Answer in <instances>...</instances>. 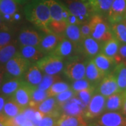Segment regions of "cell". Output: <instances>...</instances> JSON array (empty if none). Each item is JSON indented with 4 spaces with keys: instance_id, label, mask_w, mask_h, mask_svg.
<instances>
[{
    "instance_id": "11a10c76",
    "label": "cell",
    "mask_w": 126,
    "mask_h": 126,
    "mask_svg": "<svg viewBox=\"0 0 126 126\" xmlns=\"http://www.w3.org/2000/svg\"><path fill=\"white\" fill-rule=\"evenodd\" d=\"M123 22L125 23V25H126V18H124V19L123 20Z\"/></svg>"
},
{
    "instance_id": "44dd1931",
    "label": "cell",
    "mask_w": 126,
    "mask_h": 126,
    "mask_svg": "<svg viewBox=\"0 0 126 126\" xmlns=\"http://www.w3.org/2000/svg\"><path fill=\"white\" fill-rule=\"evenodd\" d=\"M43 74L38 67L36 63L30 65L26 72L23 75V79L26 83L33 88H36L41 83L43 78Z\"/></svg>"
},
{
    "instance_id": "ee69618b",
    "label": "cell",
    "mask_w": 126,
    "mask_h": 126,
    "mask_svg": "<svg viewBox=\"0 0 126 126\" xmlns=\"http://www.w3.org/2000/svg\"><path fill=\"white\" fill-rule=\"evenodd\" d=\"M80 32H81V35L83 40L84 39H86L87 37L90 36V27L89 25V22H86V23H83L80 26Z\"/></svg>"
},
{
    "instance_id": "ba28073f",
    "label": "cell",
    "mask_w": 126,
    "mask_h": 126,
    "mask_svg": "<svg viewBox=\"0 0 126 126\" xmlns=\"http://www.w3.org/2000/svg\"><path fill=\"white\" fill-rule=\"evenodd\" d=\"M107 97L99 93H95L89 104L86 107L83 114L84 119L90 121L94 120L101 116L105 110V104Z\"/></svg>"
},
{
    "instance_id": "4316f807",
    "label": "cell",
    "mask_w": 126,
    "mask_h": 126,
    "mask_svg": "<svg viewBox=\"0 0 126 126\" xmlns=\"http://www.w3.org/2000/svg\"><path fill=\"white\" fill-rule=\"evenodd\" d=\"M55 126H88L83 116H72L61 114Z\"/></svg>"
},
{
    "instance_id": "7c38bea8",
    "label": "cell",
    "mask_w": 126,
    "mask_h": 126,
    "mask_svg": "<svg viewBox=\"0 0 126 126\" xmlns=\"http://www.w3.org/2000/svg\"><path fill=\"white\" fill-rule=\"evenodd\" d=\"M86 106L77 97L74 96L60 106L61 114L72 116H83Z\"/></svg>"
},
{
    "instance_id": "f546056e",
    "label": "cell",
    "mask_w": 126,
    "mask_h": 126,
    "mask_svg": "<svg viewBox=\"0 0 126 126\" xmlns=\"http://www.w3.org/2000/svg\"><path fill=\"white\" fill-rule=\"evenodd\" d=\"M114 0H93L90 2L94 14L100 16L107 15Z\"/></svg>"
},
{
    "instance_id": "7dc6e473",
    "label": "cell",
    "mask_w": 126,
    "mask_h": 126,
    "mask_svg": "<svg viewBox=\"0 0 126 126\" xmlns=\"http://www.w3.org/2000/svg\"><path fill=\"white\" fill-rule=\"evenodd\" d=\"M6 101V97H4L3 95H0V113H2Z\"/></svg>"
},
{
    "instance_id": "5bb4252c",
    "label": "cell",
    "mask_w": 126,
    "mask_h": 126,
    "mask_svg": "<svg viewBox=\"0 0 126 126\" xmlns=\"http://www.w3.org/2000/svg\"><path fill=\"white\" fill-rule=\"evenodd\" d=\"M102 43V42L95 40L91 36L87 37L81 42L80 53L87 60H92L100 53Z\"/></svg>"
},
{
    "instance_id": "9c48e42d",
    "label": "cell",
    "mask_w": 126,
    "mask_h": 126,
    "mask_svg": "<svg viewBox=\"0 0 126 126\" xmlns=\"http://www.w3.org/2000/svg\"><path fill=\"white\" fill-rule=\"evenodd\" d=\"M94 120V126H126V117L118 111H106Z\"/></svg>"
},
{
    "instance_id": "52a82bcc",
    "label": "cell",
    "mask_w": 126,
    "mask_h": 126,
    "mask_svg": "<svg viewBox=\"0 0 126 126\" xmlns=\"http://www.w3.org/2000/svg\"><path fill=\"white\" fill-rule=\"evenodd\" d=\"M30 64L31 63L23 58L18 51L4 65L5 74L12 78H21Z\"/></svg>"
},
{
    "instance_id": "f35d334b",
    "label": "cell",
    "mask_w": 126,
    "mask_h": 126,
    "mask_svg": "<svg viewBox=\"0 0 126 126\" xmlns=\"http://www.w3.org/2000/svg\"><path fill=\"white\" fill-rule=\"evenodd\" d=\"M75 95H76V93L72 90V88H69V89L60 93L58 95H56L55 97V99L59 104V106L60 107L64 102H67L68 100H69V99H72V97H74Z\"/></svg>"
},
{
    "instance_id": "60d3db41",
    "label": "cell",
    "mask_w": 126,
    "mask_h": 126,
    "mask_svg": "<svg viewBox=\"0 0 126 126\" xmlns=\"http://www.w3.org/2000/svg\"><path fill=\"white\" fill-rule=\"evenodd\" d=\"M58 116L44 115L39 122L38 126H55L58 119Z\"/></svg>"
},
{
    "instance_id": "6da1fadb",
    "label": "cell",
    "mask_w": 126,
    "mask_h": 126,
    "mask_svg": "<svg viewBox=\"0 0 126 126\" xmlns=\"http://www.w3.org/2000/svg\"><path fill=\"white\" fill-rule=\"evenodd\" d=\"M27 19L44 33L51 32L48 28L50 16L45 0H32L25 8Z\"/></svg>"
},
{
    "instance_id": "f1b7e54d",
    "label": "cell",
    "mask_w": 126,
    "mask_h": 126,
    "mask_svg": "<svg viewBox=\"0 0 126 126\" xmlns=\"http://www.w3.org/2000/svg\"><path fill=\"white\" fill-rule=\"evenodd\" d=\"M63 35L66 39L72 41L73 44L79 46L80 48V45L83 41V39L81 37L80 27L79 25H68Z\"/></svg>"
},
{
    "instance_id": "d6a6232c",
    "label": "cell",
    "mask_w": 126,
    "mask_h": 126,
    "mask_svg": "<svg viewBox=\"0 0 126 126\" xmlns=\"http://www.w3.org/2000/svg\"><path fill=\"white\" fill-rule=\"evenodd\" d=\"M17 52L16 46L11 43L0 48V67H4L6 63L12 58Z\"/></svg>"
},
{
    "instance_id": "836d02e7",
    "label": "cell",
    "mask_w": 126,
    "mask_h": 126,
    "mask_svg": "<svg viewBox=\"0 0 126 126\" xmlns=\"http://www.w3.org/2000/svg\"><path fill=\"white\" fill-rule=\"evenodd\" d=\"M48 97H49V95L47 90H42L37 88H34L32 92L31 101L29 107L37 109L38 106Z\"/></svg>"
},
{
    "instance_id": "603a6c76",
    "label": "cell",
    "mask_w": 126,
    "mask_h": 126,
    "mask_svg": "<svg viewBox=\"0 0 126 126\" xmlns=\"http://www.w3.org/2000/svg\"><path fill=\"white\" fill-rule=\"evenodd\" d=\"M105 77L96 67L93 60H88L86 63L85 78L93 87H97L102 79Z\"/></svg>"
},
{
    "instance_id": "7a4b0ae2",
    "label": "cell",
    "mask_w": 126,
    "mask_h": 126,
    "mask_svg": "<svg viewBox=\"0 0 126 126\" xmlns=\"http://www.w3.org/2000/svg\"><path fill=\"white\" fill-rule=\"evenodd\" d=\"M50 11V21L48 28L50 31L58 34H63L67 24L63 18L64 4L58 0H45Z\"/></svg>"
},
{
    "instance_id": "d4e9b609",
    "label": "cell",
    "mask_w": 126,
    "mask_h": 126,
    "mask_svg": "<svg viewBox=\"0 0 126 126\" xmlns=\"http://www.w3.org/2000/svg\"><path fill=\"white\" fill-rule=\"evenodd\" d=\"M120 45V42L113 37L111 39L102 43L100 53L109 58L114 59L118 63V53Z\"/></svg>"
},
{
    "instance_id": "9a60e30c",
    "label": "cell",
    "mask_w": 126,
    "mask_h": 126,
    "mask_svg": "<svg viewBox=\"0 0 126 126\" xmlns=\"http://www.w3.org/2000/svg\"><path fill=\"white\" fill-rule=\"evenodd\" d=\"M0 14L7 22H14L20 18L17 2L15 0H0Z\"/></svg>"
},
{
    "instance_id": "bcb514c9",
    "label": "cell",
    "mask_w": 126,
    "mask_h": 126,
    "mask_svg": "<svg viewBox=\"0 0 126 126\" xmlns=\"http://www.w3.org/2000/svg\"><path fill=\"white\" fill-rule=\"evenodd\" d=\"M7 119L8 118L6 117L2 113H0V126H6Z\"/></svg>"
},
{
    "instance_id": "8992f818",
    "label": "cell",
    "mask_w": 126,
    "mask_h": 126,
    "mask_svg": "<svg viewBox=\"0 0 126 126\" xmlns=\"http://www.w3.org/2000/svg\"><path fill=\"white\" fill-rule=\"evenodd\" d=\"M69 12L79 20L81 25L89 21L94 15L90 3L81 0H64Z\"/></svg>"
},
{
    "instance_id": "e575fe53",
    "label": "cell",
    "mask_w": 126,
    "mask_h": 126,
    "mask_svg": "<svg viewBox=\"0 0 126 126\" xmlns=\"http://www.w3.org/2000/svg\"><path fill=\"white\" fill-rule=\"evenodd\" d=\"M61 81V77L59 75H47L44 74L42 80L36 88L42 90H48L55 83Z\"/></svg>"
},
{
    "instance_id": "83f0119b",
    "label": "cell",
    "mask_w": 126,
    "mask_h": 126,
    "mask_svg": "<svg viewBox=\"0 0 126 126\" xmlns=\"http://www.w3.org/2000/svg\"><path fill=\"white\" fill-rule=\"evenodd\" d=\"M112 74L115 77L119 90L121 92L126 91V64L124 63H118Z\"/></svg>"
},
{
    "instance_id": "2e32d148",
    "label": "cell",
    "mask_w": 126,
    "mask_h": 126,
    "mask_svg": "<svg viewBox=\"0 0 126 126\" xmlns=\"http://www.w3.org/2000/svg\"><path fill=\"white\" fill-rule=\"evenodd\" d=\"M34 88L28 85L24 81L20 87L11 97V98L14 100L20 107L23 109L26 108L30 106L32 92Z\"/></svg>"
},
{
    "instance_id": "277c9868",
    "label": "cell",
    "mask_w": 126,
    "mask_h": 126,
    "mask_svg": "<svg viewBox=\"0 0 126 126\" xmlns=\"http://www.w3.org/2000/svg\"><path fill=\"white\" fill-rule=\"evenodd\" d=\"M82 55H77L65 61L63 73L69 81H74L85 78L87 59Z\"/></svg>"
},
{
    "instance_id": "3957f363",
    "label": "cell",
    "mask_w": 126,
    "mask_h": 126,
    "mask_svg": "<svg viewBox=\"0 0 126 126\" xmlns=\"http://www.w3.org/2000/svg\"><path fill=\"white\" fill-rule=\"evenodd\" d=\"M90 36L99 42H104L113 38L111 25L102 16L94 14L89 20Z\"/></svg>"
},
{
    "instance_id": "681fc988",
    "label": "cell",
    "mask_w": 126,
    "mask_h": 126,
    "mask_svg": "<svg viewBox=\"0 0 126 126\" xmlns=\"http://www.w3.org/2000/svg\"><path fill=\"white\" fill-rule=\"evenodd\" d=\"M122 113L126 117V97H125V99H124V102H123V107H122L121 109Z\"/></svg>"
},
{
    "instance_id": "8fae6325",
    "label": "cell",
    "mask_w": 126,
    "mask_h": 126,
    "mask_svg": "<svg viewBox=\"0 0 126 126\" xmlns=\"http://www.w3.org/2000/svg\"><path fill=\"white\" fill-rule=\"evenodd\" d=\"M121 92L116 80L112 73L105 76L96 87V93L108 97L112 94Z\"/></svg>"
},
{
    "instance_id": "f5cc1de1",
    "label": "cell",
    "mask_w": 126,
    "mask_h": 126,
    "mask_svg": "<svg viewBox=\"0 0 126 126\" xmlns=\"http://www.w3.org/2000/svg\"><path fill=\"white\" fill-rule=\"evenodd\" d=\"M2 17H1V14H0V26H1L2 25Z\"/></svg>"
},
{
    "instance_id": "1f68e13d",
    "label": "cell",
    "mask_w": 126,
    "mask_h": 126,
    "mask_svg": "<svg viewBox=\"0 0 126 126\" xmlns=\"http://www.w3.org/2000/svg\"><path fill=\"white\" fill-rule=\"evenodd\" d=\"M23 109H24L20 107L14 100L9 97V99L5 102L2 113L6 117L13 118L23 112Z\"/></svg>"
},
{
    "instance_id": "c3c4849f",
    "label": "cell",
    "mask_w": 126,
    "mask_h": 126,
    "mask_svg": "<svg viewBox=\"0 0 126 126\" xmlns=\"http://www.w3.org/2000/svg\"><path fill=\"white\" fill-rule=\"evenodd\" d=\"M5 70L4 67H0V88L3 82V79H4V77Z\"/></svg>"
},
{
    "instance_id": "4dcf8cb0",
    "label": "cell",
    "mask_w": 126,
    "mask_h": 126,
    "mask_svg": "<svg viewBox=\"0 0 126 126\" xmlns=\"http://www.w3.org/2000/svg\"><path fill=\"white\" fill-rule=\"evenodd\" d=\"M113 37L118 40L120 44H126V25L122 21L110 24Z\"/></svg>"
},
{
    "instance_id": "4fadbf2b",
    "label": "cell",
    "mask_w": 126,
    "mask_h": 126,
    "mask_svg": "<svg viewBox=\"0 0 126 126\" xmlns=\"http://www.w3.org/2000/svg\"><path fill=\"white\" fill-rule=\"evenodd\" d=\"M64 38V36L63 34H58L52 32L46 33L45 35L42 36L37 47L44 54L46 55L51 53Z\"/></svg>"
},
{
    "instance_id": "816d5d0a",
    "label": "cell",
    "mask_w": 126,
    "mask_h": 126,
    "mask_svg": "<svg viewBox=\"0 0 126 126\" xmlns=\"http://www.w3.org/2000/svg\"><path fill=\"white\" fill-rule=\"evenodd\" d=\"M15 1H16L17 3H19V4H23V3L26 2L28 0H15Z\"/></svg>"
},
{
    "instance_id": "d590c367",
    "label": "cell",
    "mask_w": 126,
    "mask_h": 126,
    "mask_svg": "<svg viewBox=\"0 0 126 126\" xmlns=\"http://www.w3.org/2000/svg\"><path fill=\"white\" fill-rule=\"evenodd\" d=\"M69 88H71V86H69L67 83L60 81L55 83L47 91L48 93L49 97H55L56 95H58L60 93H61Z\"/></svg>"
},
{
    "instance_id": "db71d44e",
    "label": "cell",
    "mask_w": 126,
    "mask_h": 126,
    "mask_svg": "<svg viewBox=\"0 0 126 126\" xmlns=\"http://www.w3.org/2000/svg\"><path fill=\"white\" fill-rule=\"evenodd\" d=\"M81 1H85V2H88V3H90V2H91V1H93V0H81Z\"/></svg>"
},
{
    "instance_id": "ab89813d",
    "label": "cell",
    "mask_w": 126,
    "mask_h": 126,
    "mask_svg": "<svg viewBox=\"0 0 126 126\" xmlns=\"http://www.w3.org/2000/svg\"><path fill=\"white\" fill-rule=\"evenodd\" d=\"M26 121L27 119L23 113H20L15 117L8 118L6 126H21Z\"/></svg>"
},
{
    "instance_id": "f907efd6",
    "label": "cell",
    "mask_w": 126,
    "mask_h": 126,
    "mask_svg": "<svg viewBox=\"0 0 126 126\" xmlns=\"http://www.w3.org/2000/svg\"><path fill=\"white\" fill-rule=\"evenodd\" d=\"M21 126H34V124L32 123V122L30 121H29V120H27V121L25 122V123H24Z\"/></svg>"
},
{
    "instance_id": "8d00e7d4",
    "label": "cell",
    "mask_w": 126,
    "mask_h": 126,
    "mask_svg": "<svg viewBox=\"0 0 126 126\" xmlns=\"http://www.w3.org/2000/svg\"><path fill=\"white\" fill-rule=\"evenodd\" d=\"M95 93H96V88L92 86L88 89L81 90L80 92L77 93L75 96L77 97L87 107Z\"/></svg>"
},
{
    "instance_id": "7bdbcfd3",
    "label": "cell",
    "mask_w": 126,
    "mask_h": 126,
    "mask_svg": "<svg viewBox=\"0 0 126 126\" xmlns=\"http://www.w3.org/2000/svg\"><path fill=\"white\" fill-rule=\"evenodd\" d=\"M123 63L126 64V44H121L118 53V63Z\"/></svg>"
},
{
    "instance_id": "cb8c5ba5",
    "label": "cell",
    "mask_w": 126,
    "mask_h": 126,
    "mask_svg": "<svg viewBox=\"0 0 126 126\" xmlns=\"http://www.w3.org/2000/svg\"><path fill=\"white\" fill-rule=\"evenodd\" d=\"M126 97V92H118L107 97L104 111H118L121 110Z\"/></svg>"
},
{
    "instance_id": "7402d4cb",
    "label": "cell",
    "mask_w": 126,
    "mask_h": 126,
    "mask_svg": "<svg viewBox=\"0 0 126 126\" xmlns=\"http://www.w3.org/2000/svg\"><path fill=\"white\" fill-rule=\"evenodd\" d=\"M37 110L44 116L51 115L60 117L61 115L60 107L57 102L55 97H49L38 106Z\"/></svg>"
},
{
    "instance_id": "30bf717a",
    "label": "cell",
    "mask_w": 126,
    "mask_h": 126,
    "mask_svg": "<svg viewBox=\"0 0 126 126\" xmlns=\"http://www.w3.org/2000/svg\"><path fill=\"white\" fill-rule=\"evenodd\" d=\"M51 53L61 58L64 60V62L77 55H81L79 47L65 37L60 42L58 46Z\"/></svg>"
},
{
    "instance_id": "f6af8a7d",
    "label": "cell",
    "mask_w": 126,
    "mask_h": 126,
    "mask_svg": "<svg viewBox=\"0 0 126 126\" xmlns=\"http://www.w3.org/2000/svg\"><path fill=\"white\" fill-rule=\"evenodd\" d=\"M36 110L37 109H36L35 108H33L32 107H27L23 109L22 113L25 116V117L26 118L27 120L32 121L34 118V116H35V113H36Z\"/></svg>"
},
{
    "instance_id": "ac0fdd59",
    "label": "cell",
    "mask_w": 126,
    "mask_h": 126,
    "mask_svg": "<svg viewBox=\"0 0 126 126\" xmlns=\"http://www.w3.org/2000/svg\"><path fill=\"white\" fill-rule=\"evenodd\" d=\"M41 38V35L35 30L25 28L20 32L18 37V41L20 47L27 46L37 47L40 43Z\"/></svg>"
},
{
    "instance_id": "6f0895ef",
    "label": "cell",
    "mask_w": 126,
    "mask_h": 126,
    "mask_svg": "<svg viewBox=\"0 0 126 126\" xmlns=\"http://www.w3.org/2000/svg\"></svg>"
},
{
    "instance_id": "d6986e66",
    "label": "cell",
    "mask_w": 126,
    "mask_h": 126,
    "mask_svg": "<svg viewBox=\"0 0 126 126\" xmlns=\"http://www.w3.org/2000/svg\"><path fill=\"white\" fill-rule=\"evenodd\" d=\"M23 82V77L12 78L6 76L4 74L3 82L0 88V93L5 97L9 98L20 87Z\"/></svg>"
},
{
    "instance_id": "5b68a950",
    "label": "cell",
    "mask_w": 126,
    "mask_h": 126,
    "mask_svg": "<svg viewBox=\"0 0 126 126\" xmlns=\"http://www.w3.org/2000/svg\"><path fill=\"white\" fill-rule=\"evenodd\" d=\"M64 60L55 55L50 53L37 61L38 67L44 74L59 75L64 70Z\"/></svg>"
},
{
    "instance_id": "b9f144b4",
    "label": "cell",
    "mask_w": 126,
    "mask_h": 126,
    "mask_svg": "<svg viewBox=\"0 0 126 126\" xmlns=\"http://www.w3.org/2000/svg\"><path fill=\"white\" fill-rule=\"evenodd\" d=\"M12 39L11 34L7 31H0V48L11 43Z\"/></svg>"
},
{
    "instance_id": "9f6ffc18",
    "label": "cell",
    "mask_w": 126,
    "mask_h": 126,
    "mask_svg": "<svg viewBox=\"0 0 126 126\" xmlns=\"http://www.w3.org/2000/svg\"></svg>"
},
{
    "instance_id": "484cf974",
    "label": "cell",
    "mask_w": 126,
    "mask_h": 126,
    "mask_svg": "<svg viewBox=\"0 0 126 126\" xmlns=\"http://www.w3.org/2000/svg\"><path fill=\"white\" fill-rule=\"evenodd\" d=\"M18 53L23 58L28 60L30 63H36L45 56V55L38 48V47L31 46H21Z\"/></svg>"
},
{
    "instance_id": "74e56055",
    "label": "cell",
    "mask_w": 126,
    "mask_h": 126,
    "mask_svg": "<svg viewBox=\"0 0 126 126\" xmlns=\"http://www.w3.org/2000/svg\"><path fill=\"white\" fill-rule=\"evenodd\" d=\"M92 86H93L90 84V82L88 81L86 78H84V79H79V80L73 81V83L71 85V88L76 93H77L80 92L81 90L88 89V88H89Z\"/></svg>"
},
{
    "instance_id": "ffe728a7",
    "label": "cell",
    "mask_w": 126,
    "mask_h": 126,
    "mask_svg": "<svg viewBox=\"0 0 126 126\" xmlns=\"http://www.w3.org/2000/svg\"><path fill=\"white\" fill-rule=\"evenodd\" d=\"M94 62L96 67L99 69L100 72L104 76H107L112 73L116 66L117 65V62L114 59L109 58L104 55L102 53H99L94 58L92 59Z\"/></svg>"
},
{
    "instance_id": "e0dca14e",
    "label": "cell",
    "mask_w": 126,
    "mask_h": 126,
    "mask_svg": "<svg viewBox=\"0 0 126 126\" xmlns=\"http://www.w3.org/2000/svg\"><path fill=\"white\" fill-rule=\"evenodd\" d=\"M126 17V0H114L107 14L110 24L122 21Z\"/></svg>"
}]
</instances>
